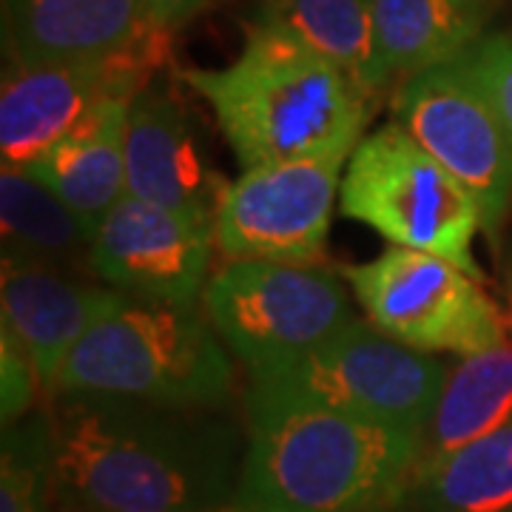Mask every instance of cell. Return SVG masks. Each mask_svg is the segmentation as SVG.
Segmentation results:
<instances>
[{
    "label": "cell",
    "instance_id": "obj_11",
    "mask_svg": "<svg viewBox=\"0 0 512 512\" xmlns=\"http://www.w3.org/2000/svg\"><path fill=\"white\" fill-rule=\"evenodd\" d=\"M350 154L245 168L225 185L217 248L228 259L319 262Z\"/></svg>",
    "mask_w": 512,
    "mask_h": 512
},
{
    "label": "cell",
    "instance_id": "obj_1",
    "mask_svg": "<svg viewBox=\"0 0 512 512\" xmlns=\"http://www.w3.org/2000/svg\"><path fill=\"white\" fill-rule=\"evenodd\" d=\"M49 424L52 507L222 512L237 501L248 439L214 407L60 393Z\"/></svg>",
    "mask_w": 512,
    "mask_h": 512
},
{
    "label": "cell",
    "instance_id": "obj_27",
    "mask_svg": "<svg viewBox=\"0 0 512 512\" xmlns=\"http://www.w3.org/2000/svg\"><path fill=\"white\" fill-rule=\"evenodd\" d=\"M52 512H89V510H74V507H52Z\"/></svg>",
    "mask_w": 512,
    "mask_h": 512
},
{
    "label": "cell",
    "instance_id": "obj_5",
    "mask_svg": "<svg viewBox=\"0 0 512 512\" xmlns=\"http://www.w3.org/2000/svg\"><path fill=\"white\" fill-rule=\"evenodd\" d=\"M447 365L390 339L370 319L293 359L248 370V407H319L419 436L439 399Z\"/></svg>",
    "mask_w": 512,
    "mask_h": 512
},
{
    "label": "cell",
    "instance_id": "obj_19",
    "mask_svg": "<svg viewBox=\"0 0 512 512\" xmlns=\"http://www.w3.org/2000/svg\"><path fill=\"white\" fill-rule=\"evenodd\" d=\"M387 77L407 80L464 55L484 29V0H370Z\"/></svg>",
    "mask_w": 512,
    "mask_h": 512
},
{
    "label": "cell",
    "instance_id": "obj_9",
    "mask_svg": "<svg viewBox=\"0 0 512 512\" xmlns=\"http://www.w3.org/2000/svg\"><path fill=\"white\" fill-rule=\"evenodd\" d=\"M168 55V32L148 29L117 55L89 60H6L0 86V160L29 168L114 97H134Z\"/></svg>",
    "mask_w": 512,
    "mask_h": 512
},
{
    "label": "cell",
    "instance_id": "obj_6",
    "mask_svg": "<svg viewBox=\"0 0 512 512\" xmlns=\"http://www.w3.org/2000/svg\"><path fill=\"white\" fill-rule=\"evenodd\" d=\"M339 205L348 220L373 228L390 245L441 256L484 279L473 254L484 228L476 197L396 120L353 148Z\"/></svg>",
    "mask_w": 512,
    "mask_h": 512
},
{
    "label": "cell",
    "instance_id": "obj_18",
    "mask_svg": "<svg viewBox=\"0 0 512 512\" xmlns=\"http://www.w3.org/2000/svg\"><path fill=\"white\" fill-rule=\"evenodd\" d=\"M254 23L293 37L333 63L373 100L390 83L384 72L370 0H262Z\"/></svg>",
    "mask_w": 512,
    "mask_h": 512
},
{
    "label": "cell",
    "instance_id": "obj_17",
    "mask_svg": "<svg viewBox=\"0 0 512 512\" xmlns=\"http://www.w3.org/2000/svg\"><path fill=\"white\" fill-rule=\"evenodd\" d=\"M512 419V342L498 348L458 356L447 365V376L419 433L416 470L433 467L436 461L473 444Z\"/></svg>",
    "mask_w": 512,
    "mask_h": 512
},
{
    "label": "cell",
    "instance_id": "obj_22",
    "mask_svg": "<svg viewBox=\"0 0 512 512\" xmlns=\"http://www.w3.org/2000/svg\"><path fill=\"white\" fill-rule=\"evenodd\" d=\"M55 453L49 413L3 427L0 512H52Z\"/></svg>",
    "mask_w": 512,
    "mask_h": 512
},
{
    "label": "cell",
    "instance_id": "obj_14",
    "mask_svg": "<svg viewBox=\"0 0 512 512\" xmlns=\"http://www.w3.org/2000/svg\"><path fill=\"white\" fill-rule=\"evenodd\" d=\"M126 191L185 220L217 225L225 183L208 171L183 106L165 89L146 86L128 106Z\"/></svg>",
    "mask_w": 512,
    "mask_h": 512
},
{
    "label": "cell",
    "instance_id": "obj_4",
    "mask_svg": "<svg viewBox=\"0 0 512 512\" xmlns=\"http://www.w3.org/2000/svg\"><path fill=\"white\" fill-rule=\"evenodd\" d=\"M234 367L208 316L183 302L126 296L69 353L52 393H94L168 407H220Z\"/></svg>",
    "mask_w": 512,
    "mask_h": 512
},
{
    "label": "cell",
    "instance_id": "obj_20",
    "mask_svg": "<svg viewBox=\"0 0 512 512\" xmlns=\"http://www.w3.org/2000/svg\"><path fill=\"white\" fill-rule=\"evenodd\" d=\"M0 231L3 254L92 274L94 231L26 168H0Z\"/></svg>",
    "mask_w": 512,
    "mask_h": 512
},
{
    "label": "cell",
    "instance_id": "obj_28",
    "mask_svg": "<svg viewBox=\"0 0 512 512\" xmlns=\"http://www.w3.org/2000/svg\"><path fill=\"white\" fill-rule=\"evenodd\" d=\"M234 512H279V510H234Z\"/></svg>",
    "mask_w": 512,
    "mask_h": 512
},
{
    "label": "cell",
    "instance_id": "obj_24",
    "mask_svg": "<svg viewBox=\"0 0 512 512\" xmlns=\"http://www.w3.org/2000/svg\"><path fill=\"white\" fill-rule=\"evenodd\" d=\"M37 387H43L37 367L26 348L0 325V396H3V427L29 416Z\"/></svg>",
    "mask_w": 512,
    "mask_h": 512
},
{
    "label": "cell",
    "instance_id": "obj_21",
    "mask_svg": "<svg viewBox=\"0 0 512 512\" xmlns=\"http://www.w3.org/2000/svg\"><path fill=\"white\" fill-rule=\"evenodd\" d=\"M404 512H512V419L456 453L410 473Z\"/></svg>",
    "mask_w": 512,
    "mask_h": 512
},
{
    "label": "cell",
    "instance_id": "obj_8",
    "mask_svg": "<svg viewBox=\"0 0 512 512\" xmlns=\"http://www.w3.org/2000/svg\"><path fill=\"white\" fill-rule=\"evenodd\" d=\"M359 308L390 339L421 353L473 356L507 339V322L476 279L441 256L390 245L342 268Z\"/></svg>",
    "mask_w": 512,
    "mask_h": 512
},
{
    "label": "cell",
    "instance_id": "obj_7",
    "mask_svg": "<svg viewBox=\"0 0 512 512\" xmlns=\"http://www.w3.org/2000/svg\"><path fill=\"white\" fill-rule=\"evenodd\" d=\"M202 305L248 370L293 359L356 319L345 282L319 262L231 259L205 282Z\"/></svg>",
    "mask_w": 512,
    "mask_h": 512
},
{
    "label": "cell",
    "instance_id": "obj_10",
    "mask_svg": "<svg viewBox=\"0 0 512 512\" xmlns=\"http://www.w3.org/2000/svg\"><path fill=\"white\" fill-rule=\"evenodd\" d=\"M396 123L476 197L493 234L512 202V134L481 92L464 57L402 80Z\"/></svg>",
    "mask_w": 512,
    "mask_h": 512
},
{
    "label": "cell",
    "instance_id": "obj_16",
    "mask_svg": "<svg viewBox=\"0 0 512 512\" xmlns=\"http://www.w3.org/2000/svg\"><path fill=\"white\" fill-rule=\"evenodd\" d=\"M134 97H114L26 171L49 185L92 231L126 197V126Z\"/></svg>",
    "mask_w": 512,
    "mask_h": 512
},
{
    "label": "cell",
    "instance_id": "obj_25",
    "mask_svg": "<svg viewBox=\"0 0 512 512\" xmlns=\"http://www.w3.org/2000/svg\"><path fill=\"white\" fill-rule=\"evenodd\" d=\"M208 6V0H146V15L157 29H177L183 26L194 15H200Z\"/></svg>",
    "mask_w": 512,
    "mask_h": 512
},
{
    "label": "cell",
    "instance_id": "obj_15",
    "mask_svg": "<svg viewBox=\"0 0 512 512\" xmlns=\"http://www.w3.org/2000/svg\"><path fill=\"white\" fill-rule=\"evenodd\" d=\"M154 23L146 0H3L6 60H89L134 46Z\"/></svg>",
    "mask_w": 512,
    "mask_h": 512
},
{
    "label": "cell",
    "instance_id": "obj_23",
    "mask_svg": "<svg viewBox=\"0 0 512 512\" xmlns=\"http://www.w3.org/2000/svg\"><path fill=\"white\" fill-rule=\"evenodd\" d=\"M461 57L512 134V29L481 35Z\"/></svg>",
    "mask_w": 512,
    "mask_h": 512
},
{
    "label": "cell",
    "instance_id": "obj_26",
    "mask_svg": "<svg viewBox=\"0 0 512 512\" xmlns=\"http://www.w3.org/2000/svg\"><path fill=\"white\" fill-rule=\"evenodd\" d=\"M504 288H507V299H510V325H512V248L507 254V265H504Z\"/></svg>",
    "mask_w": 512,
    "mask_h": 512
},
{
    "label": "cell",
    "instance_id": "obj_13",
    "mask_svg": "<svg viewBox=\"0 0 512 512\" xmlns=\"http://www.w3.org/2000/svg\"><path fill=\"white\" fill-rule=\"evenodd\" d=\"M126 296L26 256L3 254L0 262V325L32 356L46 393L77 342Z\"/></svg>",
    "mask_w": 512,
    "mask_h": 512
},
{
    "label": "cell",
    "instance_id": "obj_12",
    "mask_svg": "<svg viewBox=\"0 0 512 512\" xmlns=\"http://www.w3.org/2000/svg\"><path fill=\"white\" fill-rule=\"evenodd\" d=\"M214 245L211 225L126 194L94 231L92 274L137 299L194 305L205 291Z\"/></svg>",
    "mask_w": 512,
    "mask_h": 512
},
{
    "label": "cell",
    "instance_id": "obj_2",
    "mask_svg": "<svg viewBox=\"0 0 512 512\" xmlns=\"http://www.w3.org/2000/svg\"><path fill=\"white\" fill-rule=\"evenodd\" d=\"M180 80L211 106L242 171L353 154L373 114V100L348 74L254 20L237 60L222 69H183Z\"/></svg>",
    "mask_w": 512,
    "mask_h": 512
},
{
    "label": "cell",
    "instance_id": "obj_3",
    "mask_svg": "<svg viewBox=\"0 0 512 512\" xmlns=\"http://www.w3.org/2000/svg\"><path fill=\"white\" fill-rule=\"evenodd\" d=\"M234 510L376 512L416 467L419 436L319 407H248Z\"/></svg>",
    "mask_w": 512,
    "mask_h": 512
}]
</instances>
